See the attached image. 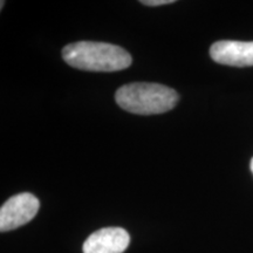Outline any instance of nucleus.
Returning <instances> with one entry per match:
<instances>
[{
	"instance_id": "5",
	"label": "nucleus",
	"mask_w": 253,
	"mask_h": 253,
	"mask_svg": "<svg viewBox=\"0 0 253 253\" xmlns=\"http://www.w3.org/2000/svg\"><path fill=\"white\" fill-rule=\"evenodd\" d=\"M130 237L122 227H104L95 231L84 243V253H123Z\"/></svg>"
},
{
	"instance_id": "3",
	"label": "nucleus",
	"mask_w": 253,
	"mask_h": 253,
	"mask_svg": "<svg viewBox=\"0 0 253 253\" xmlns=\"http://www.w3.org/2000/svg\"><path fill=\"white\" fill-rule=\"evenodd\" d=\"M39 207V199L28 192L11 197L0 209V231H11L27 224L36 217Z\"/></svg>"
},
{
	"instance_id": "2",
	"label": "nucleus",
	"mask_w": 253,
	"mask_h": 253,
	"mask_svg": "<svg viewBox=\"0 0 253 253\" xmlns=\"http://www.w3.org/2000/svg\"><path fill=\"white\" fill-rule=\"evenodd\" d=\"M115 101L129 113L154 115L171 110L178 101V94L172 88L160 84L136 82L119 88Z\"/></svg>"
},
{
	"instance_id": "4",
	"label": "nucleus",
	"mask_w": 253,
	"mask_h": 253,
	"mask_svg": "<svg viewBox=\"0 0 253 253\" xmlns=\"http://www.w3.org/2000/svg\"><path fill=\"white\" fill-rule=\"evenodd\" d=\"M213 61L233 67L253 66V41L221 40L214 42L210 48Z\"/></svg>"
},
{
	"instance_id": "1",
	"label": "nucleus",
	"mask_w": 253,
	"mask_h": 253,
	"mask_svg": "<svg viewBox=\"0 0 253 253\" xmlns=\"http://www.w3.org/2000/svg\"><path fill=\"white\" fill-rule=\"evenodd\" d=\"M62 58L72 67L89 72H118L131 65V55L122 47L95 41H79L62 49Z\"/></svg>"
},
{
	"instance_id": "7",
	"label": "nucleus",
	"mask_w": 253,
	"mask_h": 253,
	"mask_svg": "<svg viewBox=\"0 0 253 253\" xmlns=\"http://www.w3.org/2000/svg\"><path fill=\"white\" fill-rule=\"evenodd\" d=\"M251 170H252V172H253V158H252V161H251Z\"/></svg>"
},
{
	"instance_id": "6",
	"label": "nucleus",
	"mask_w": 253,
	"mask_h": 253,
	"mask_svg": "<svg viewBox=\"0 0 253 253\" xmlns=\"http://www.w3.org/2000/svg\"><path fill=\"white\" fill-rule=\"evenodd\" d=\"M175 2V0H143L141 4L147 6H161V5H168Z\"/></svg>"
}]
</instances>
